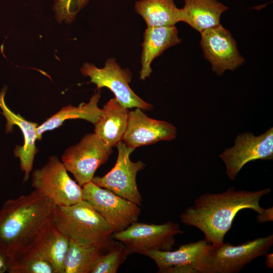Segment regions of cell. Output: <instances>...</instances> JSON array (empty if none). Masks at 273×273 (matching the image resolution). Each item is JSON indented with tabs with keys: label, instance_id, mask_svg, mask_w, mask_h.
Returning a JSON list of instances; mask_svg holds the SVG:
<instances>
[{
	"label": "cell",
	"instance_id": "1",
	"mask_svg": "<svg viewBox=\"0 0 273 273\" xmlns=\"http://www.w3.org/2000/svg\"><path fill=\"white\" fill-rule=\"evenodd\" d=\"M56 207L34 190L7 200L0 209V253L9 259L32 246L53 221Z\"/></svg>",
	"mask_w": 273,
	"mask_h": 273
},
{
	"label": "cell",
	"instance_id": "2",
	"mask_svg": "<svg viewBox=\"0 0 273 273\" xmlns=\"http://www.w3.org/2000/svg\"><path fill=\"white\" fill-rule=\"evenodd\" d=\"M270 192L269 188L250 191L230 188L220 193L203 194L180 215V221L200 230L211 244H220L238 212L248 208L260 213L264 208L259 204L260 200Z\"/></svg>",
	"mask_w": 273,
	"mask_h": 273
},
{
	"label": "cell",
	"instance_id": "3",
	"mask_svg": "<svg viewBox=\"0 0 273 273\" xmlns=\"http://www.w3.org/2000/svg\"><path fill=\"white\" fill-rule=\"evenodd\" d=\"M53 222L69 240L107 248L113 231L103 217L86 201L56 206Z\"/></svg>",
	"mask_w": 273,
	"mask_h": 273
},
{
	"label": "cell",
	"instance_id": "4",
	"mask_svg": "<svg viewBox=\"0 0 273 273\" xmlns=\"http://www.w3.org/2000/svg\"><path fill=\"white\" fill-rule=\"evenodd\" d=\"M272 245V235L239 245L209 244L201 259L200 273L239 272L253 259L265 255Z\"/></svg>",
	"mask_w": 273,
	"mask_h": 273
},
{
	"label": "cell",
	"instance_id": "5",
	"mask_svg": "<svg viewBox=\"0 0 273 273\" xmlns=\"http://www.w3.org/2000/svg\"><path fill=\"white\" fill-rule=\"evenodd\" d=\"M31 184L34 190L56 206H70L83 200L82 187L70 177L62 162L55 155L33 171Z\"/></svg>",
	"mask_w": 273,
	"mask_h": 273
},
{
	"label": "cell",
	"instance_id": "6",
	"mask_svg": "<svg viewBox=\"0 0 273 273\" xmlns=\"http://www.w3.org/2000/svg\"><path fill=\"white\" fill-rule=\"evenodd\" d=\"M112 153V147L95 133H88L65 151L61 161L82 187L92 181L98 168L107 161Z\"/></svg>",
	"mask_w": 273,
	"mask_h": 273
},
{
	"label": "cell",
	"instance_id": "7",
	"mask_svg": "<svg viewBox=\"0 0 273 273\" xmlns=\"http://www.w3.org/2000/svg\"><path fill=\"white\" fill-rule=\"evenodd\" d=\"M184 233L179 224L174 222L155 224L136 221L112 235L124 245L129 255L133 253L144 255L150 250H172L175 237Z\"/></svg>",
	"mask_w": 273,
	"mask_h": 273
},
{
	"label": "cell",
	"instance_id": "8",
	"mask_svg": "<svg viewBox=\"0 0 273 273\" xmlns=\"http://www.w3.org/2000/svg\"><path fill=\"white\" fill-rule=\"evenodd\" d=\"M83 200L105 219L114 233L121 232L138 221L141 210L135 203L93 181L82 187Z\"/></svg>",
	"mask_w": 273,
	"mask_h": 273
},
{
	"label": "cell",
	"instance_id": "9",
	"mask_svg": "<svg viewBox=\"0 0 273 273\" xmlns=\"http://www.w3.org/2000/svg\"><path fill=\"white\" fill-rule=\"evenodd\" d=\"M80 72L84 76L90 78V82L96 84L97 89L107 87L110 89L125 107L139 108L143 111L153 109L152 105L142 99L131 89L129 85L131 81V73L129 70L122 69L115 59H108L102 68L85 63Z\"/></svg>",
	"mask_w": 273,
	"mask_h": 273
},
{
	"label": "cell",
	"instance_id": "10",
	"mask_svg": "<svg viewBox=\"0 0 273 273\" xmlns=\"http://www.w3.org/2000/svg\"><path fill=\"white\" fill-rule=\"evenodd\" d=\"M116 147L118 156L114 167L103 176H94L92 181L140 206L142 197L138 188L136 175L145 164L141 161L130 160V155L135 149L127 146L122 141Z\"/></svg>",
	"mask_w": 273,
	"mask_h": 273
},
{
	"label": "cell",
	"instance_id": "11",
	"mask_svg": "<svg viewBox=\"0 0 273 273\" xmlns=\"http://www.w3.org/2000/svg\"><path fill=\"white\" fill-rule=\"evenodd\" d=\"M225 163L228 177L234 180L247 163L257 160H270L273 158V128L254 136L251 132L240 133L235 140L233 147L225 149L219 155Z\"/></svg>",
	"mask_w": 273,
	"mask_h": 273
},
{
	"label": "cell",
	"instance_id": "12",
	"mask_svg": "<svg viewBox=\"0 0 273 273\" xmlns=\"http://www.w3.org/2000/svg\"><path fill=\"white\" fill-rule=\"evenodd\" d=\"M201 47L205 58L218 76L226 70L234 71L245 63L236 41L221 24L201 33Z\"/></svg>",
	"mask_w": 273,
	"mask_h": 273
},
{
	"label": "cell",
	"instance_id": "13",
	"mask_svg": "<svg viewBox=\"0 0 273 273\" xmlns=\"http://www.w3.org/2000/svg\"><path fill=\"white\" fill-rule=\"evenodd\" d=\"M176 134V128L173 124L151 118L143 110L135 108L129 111L122 141L127 146L135 149L161 141H172Z\"/></svg>",
	"mask_w": 273,
	"mask_h": 273
},
{
	"label": "cell",
	"instance_id": "14",
	"mask_svg": "<svg viewBox=\"0 0 273 273\" xmlns=\"http://www.w3.org/2000/svg\"><path fill=\"white\" fill-rule=\"evenodd\" d=\"M6 92V88L0 92V108L7 120L6 131L11 132L14 125L18 126L22 131L24 144L22 146H16L14 155L19 159L21 169L24 173V181H27L32 170L34 157L38 151L35 146L36 140H38L36 130L38 125L26 120L19 114H15L7 107L5 101Z\"/></svg>",
	"mask_w": 273,
	"mask_h": 273
},
{
	"label": "cell",
	"instance_id": "15",
	"mask_svg": "<svg viewBox=\"0 0 273 273\" xmlns=\"http://www.w3.org/2000/svg\"><path fill=\"white\" fill-rule=\"evenodd\" d=\"M209 242L205 239L180 245L172 251L150 250L144 255L154 261L159 272L171 267L185 266L200 273L201 259L206 252Z\"/></svg>",
	"mask_w": 273,
	"mask_h": 273
},
{
	"label": "cell",
	"instance_id": "16",
	"mask_svg": "<svg viewBox=\"0 0 273 273\" xmlns=\"http://www.w3.org/2000/svg\"><path fill=\"white\" fill-rule=\"evenodd\" d=\"M102 110L99 119L94 124V133L107 145L116 147L122 141L130 111L115 97L108 101Z\"/></svg>",
	"mask_w": 273,
	"mask_h": 273
},
{
	"label": "cell",
	"instance_id": "17",
	"mask_svg": "<svg viewBox=\"0 0 273 273\" xmlns=\"http://www.w3.org/2000/svg\"><path fill=\"white\" fill-rule=\"evenodd\" d=\"M178 30L175 26L147 27L142 44V68L140 78L145 80L150 76L152 70L151 64L154 59L166 49L180 43Z\"/></svg>",
	"mask_w": 273,
	"mask_h": 273
},
{
	"label": "cell",
	"instance_id": "18",
	"mask_svg": "<svg viewBox=\"0 0 273 273\" xmlns=\"http://www.w3.org/2000/svg\"><path fill=\"white\" fill-rule=\"evenodd\" d=\"M180 22L188 24L200 33L220 24V19L229 7L217 0H184Z\"/></svg>",
	"mask_w": 273,
	"mask_h": 273
},
{
	"label": "cell",
	"instance_id": "19",
	"mask_svg": "<svg viewBox=\"0 0 273 273\" xmlns=\"http://www.w3.org/2000/svg\"><path fill=\"white\" fill-rule=\"evenodd\" d=\"M97 89L88 103H82L78 106L68 105L64 107L38 126L36 129L38 140H41L44 132L59 127L68 119H82L95 124L102 111L98 106L101 98V90L100 89Z\"/></svg>",
	"mask_w": 273,
	"mask_h": 273
},
{
	"label": "cell",
	"instance_id": "20",
	"mask_svg": "<svg viewBox=\"0 0 273 273\" xmlns=\"http://www.w3.org/2000/svg\"><path fill=\"white\" fill-rule=\"evenodd\" d=\"M69 244L52 221L32 245L54 267L56 273H63V263Z\"/></svg>",
	"mask_w": 273,
	"mask_h": 273
},
{
	"label": "cell",
	"instance_id": "21",
	"mask_svg": "<svg viewBox=\"0 0 273 273\" xmlns=\"http://www.w3.org/2000/svg\"><path fill=\"white\" fill-rule=\"evenodd\" d=\"M135 10L148 27L175 26L180 22V9L174 0H140L136 2Z\"/></svg>",
	"mask_w": 273,
	"mask_h": 273
},
{
	"label": "cell",
	"instance_id": "22",
	"mask_svg": "<svg viewBox=\"0 0 273 273\" xmlns=\"http://www.w3.org/2000/svg\"><path fill=\"white\" fill-rule=\"evenodd\" d=\"M69 240L63 263V273H90L92 267L103 249Z\"/></svg>",
	"mask_w": 273,
	"mask_h": 273
},
{
	"label": "cell",
	"instance_id": "23",
	"mask_svg": "<svg viewBox=\"0 0 273 273\" xmlns=\"http://www.w3.org/2000/svg\"><path fill=\"white\" fill-rule=\"evenodd\" d=\"M9 273H56L54 267L32 246L7 259Z\"/></svg>",
	"mask_w": 273,
	"mask_h": 273
},
{
	"label": "cell",
	"instance_id": "24",
	"mask_svg": "<svg viewBox=\"0 0 273 273\" xmlns=\"http://www.w3.org/2000/svg\"><path fill=\"white\" fill-rule=\"evenodd\" d=\"M109 251L102 253L95 261L90 273H116L129 255L125 247L119 242L109 246Z\"/></svg>",
	"mask_w": 273,
	"mask_h": 273
},
{
	"label": "cell",
	"instance_id": "25",
	"mask_svg": "<svg viewBox=\"0 0 273 273\" xmlns=\"http://www.w3.org/2000/svg\"><path fill=\"white\" fill-rule=\"evenodd\" d=\"M89 0H55L54 11L58 23L65 20L67 23L74 21L75 16Z\"/></svg>",
	"mask_w": 273,
	"mask_h": 273
},
{
	"label": "cell",
	"instance_id": "26",
	"mask_svg": "<svg viewBox=\"0 0 273 273\" xmlns=\"http://www.w3.org/2000/svg\"><path fill=\"white\" fill-rule=\"evenodd\" d=\"M257 221L259 223L272 221L273 220V207H271L264 209L256 216Z\"/></svg>",
	"mask_w": 273,
	"mask_h": 273
},
{
	"label": "cell",
	"instance_id": "27",
	"mask_svg": "<svg viewBox=\"0 0 273 273\" xmlns=\"http://www.w3.org/2000/svg\"><path fill=\"white\" fill-rule=\"evenodd\" d=\"M8 272L7 259L0 253V273Z\"/></svg>",
	"mask_w": 273,
	"mask_h": 273
},
{
	"label": "cell",
	"instance_id": "28",
	"mask_svg": "<svg viewBox=\"0 0 273 273\" xmlns=\"http://www.w3.org/2000/svg\"><path fill=\"white\" fill-rule=\"evenodd\" d=\"M266 256L265 264L266 266L269 268H273V255L272 253H266L265 254Z\"/></svg>",
	"mask_w": 273,
	"mask_h": 273
}]
</instances>
